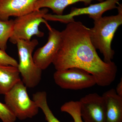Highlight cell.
I'll use <instances>...</instances> for the list:
<instances>
[{
	"mask_svg": "<svg viewBox=\"0 0 122 122\" xmlns=\"http://www.w3.org/2000/svg\"><path fill=\"white\" fill-rule=\"evenodd\" d=\"M18 67L0 65V94L5 95L21 80Z\"/></svg>",
	"mask_w": 122,
	"mask_h": 122,
	"instance_id": "12",
	"label": "cell"
},
{
	"mask_svg": "<svg viewBox=\"0 0 122 122\" xmlns=\"http://www.w3.org/2000/svg\"><path fill=\"white\" fill-rule=\"evenodd\" d=\"M48 12V9L44 8L17 17L14 20L13 31L9 40L10 42L16 44L18 40L30 41L33 36H44V33L39 30V26L44 23L48 29L51 28L44 17Z\"/></svg>",
	"mask_w": 122,
	"mask_h": 122,
	"instance_id": "4",
	"label": "cell"
},
{
	"mask_svg": "<svg viewBox=\"0 0 122 122\" xmlns=\"http://www.w3.org/2000/svg\"><path fill=\"white\" fill-rule=\"evenodd\" d=\"M62 112L68 113L72 116L73 122H83L81 114L79 101H71L64 103L61 107Z\"/></svg>",
	"mask_w": 122,
	"mask_h": 122,
	"instance_id": "16",
	"label": "cell"
},
{
	"mask_svg": "<svg viewBox=\"0 0 122 122\" xmlns=\"http://www.w3.org/2000/svg\"><path fill=\"white\" fill-rule=\"evenodd\" d=\"M0 65H11L18 67V62L9 56L5 51L0 49Z\"/></svg>",
	"mask_w": 122,
	"mask_h": 122,
	"instance_id": "18",
	"label": "cell"
},
{
	"mask_svg": "<svg viewBox=\"0 0 122 122\" xmlns=\"http://www.w3.org/2000/svg\"><path fill=\"white\" fill-rule=\"evenodd\" d=\"M37 39L30 41L19 40L17 42L19 57L18 68L22 81L26 87L36 86L41 79L42 70L37 66L33 58V52L38 45Z\"/></svg>",
	"mask_w": 122,
	"mask_h": 122,
	"instance_id": "3",
	"label": "cell"
},
{
	"mask_svg": "<svg viewBox=\"0 0 122 122\" xmlns=\"http://www.w3.org/2000/svg\"><path fill=\"white\" fill-rule=\"evenodd\" d=\"M0 119L3 122H15L17 119L8 106L0 102Z\"/></svg>",
	"mask_w": 122,
	"mask_h": 122,
	"instance_id": "17",
	"label": "cell"
},
{
	"mask_svg": "<svg viewBox=\"0 0 122 122\" xmlns=\"http://www.w3.org/2000/svg\"><path fill=\"white\" fill-rule=\"evenodd\" d=\"M120 0H106L85 8H73L70 13L66 15H58L47 13L44 15V17L46 21H58L68 24L74 21L75 17L86 14L94 20L102 17L106 11L117 8V5Z\"/></svg>",
	"mask_w": 122,
	"mask_h": 122,
	"instance_id": "7",
	"label": "cell"
},
{
	"mask_svg": "<svg viewBox=\"0 0 122 122\" xmlns=\"http://www.w3.org/2000/svg\"><path fill=\"white\" fill-rule=\"evenodd\" d=\"M53 78L56 84L65 89L82 90L96 84V80L92 75L77 68L56 70Z\"/></svg>",
	"mask_w": 122,
	"mask_h": 122,
	"instance_id": "6",
	"label": "cell"
},
{
	"mask_svg": "<svg viewBox=\"0 0 122 122\" xmlns=\"http://www.w3.org/2000/svg\"><path fill=\"white\" fill-rule=\"evenodd\" d=\"M93 0L102 2L103 0H39L35 4V10L49 8L55 15H63L65 9L69 5L79 2L89 5Z\"/></svg>",
	"mask_w": 122,
	"mask_h": 122,
	"instance_id": "13",
	"label": "cell"
},
{
	"mask_svg": "<svg viewBox=\"0 0 122 122\" xmlns=\"http://www.w3.org/2000/svg\"><path fill=\"white\" fill-rule=\"evenodd\" d=\"M5 102L16 118L20 120L33 117L39 112V107L30 98L27 87L21 79L5 95Z\"/></svg>",
	"mask_w": 122,
	"mask_h": 122,
	"instance_id": "5",
	"label": "cell"
},
{
	"mask_svg": "<svg viewBox=\"0 0 122 122\" xmlns=\"http://www.w3.org/2000/svg\"><path fill=\"white\" fill-rule=\"evenodd\" d=\"M39 0H0V20H9L10 17L21 16L35 11Z\"/></svg>",
	"mask_w": 122,
	"mask_h": 122,
	"instance_id": "10",
	"label": "cell"
},
{
	"mask_svg": "<svg viewBox=\"0 0 122 122\" xmlns=\"http://www.w3.org/2000/svg\"><path fill=\"white\" fill-rule=\"evenodd\" d=\"M48 30V41L45 45L38 48L33 55L35 64L42 71L47 69L52 63L61 41V32L52 27Z\"/></svg>",
	"mask_w": 122,
	"mask_h": 122,
	"instance_id": "8",
	"label": "cell"
},
{
	"mask_svg": "<svg viewBox=\"0 0 122 122\" xmlns=\"http://www.w3.org/2000/svg\"><path fill=\"white\" fill-rule=\"evenodd\" d=\"M79 102L81 116L85 122H106V106L102 96L96 93L88 94Z\"/></svg>",
	"mask_w": 122,
	"mask_h": 122,
	"instance_id": "9",
	"label": "cell"
},
{
	"mask_svg": "<svg viewBox=\"0 0 122 122\" xmlns=\"http://www.w3.org/2000/svg\"><path fill=\"white\" fill-rule=\"evenodd\" d=\"M117 15L102 17L94 20L93 28L90 29V37L92 44L103 56V61L106 63L112 61L114 51L111 43L115 34L122 24V5L118 4Z\"/></svg>",
	"mask_w": 122,
	"mask_h": 122,
	"instance_id": "2",
	"label": "cell"
},
{
	"mask_svg": "<svg viewBox=\"0 0 122 122\" xmlns=\"http://www.w3.org/2000/svg\"><path fill=\"white\" fill-rule=\"evenodd\" d=\"M61 35V46L52 62L55 69L83 70L93 76L100 86H109L114 81L117 66L100 58L91 40L90 28L74 21L67 24Z\"/></svg>",
	"mask_w": 122,
	"mask_h": 122,
	"instance_id": "1",
	"label": "cell"
},
{
	"mask_svg": "<svg viewBox=\"0 0 122 122\" xmlns=\"http://www.w3.org/2000/svg\"><path fill=\"white\" fill-rule=\"evenodd\" d=\"M105 100L106 122H122V97L112 89L102 95Z\"/></svg>",
	"mask_w": 122,
	"mask_h": 122,
	"instance_id": "11",
	"label": "cell"
},
{
	"mask_svg": "<svg viewBox=\"0 0 122 122\" xmlns=\"http://www.w3.org/2000/svg\"><path fill=\"white\" fill-rule=\"evenodd\" d=\"M116 93L119 96L122 97V78H121L120 82L118 83L115 90Z\"/></svg>",
	"mask_w": 122,
	"mask_h": 122,
	"instance_id": "19",
	"label": "cell"
},
{
	"mask_svg": "<svg viewBox=\"0 0 122 122\" xmlns=\"http://www.w3.org/2000/svg\"><path fill=\"white\" fill-rule=\"evenodd\" d=\"M33 100L35 102L39 108L42 110L47 122H61L55 116L48 106L47 94L46 92H37L34 94L33 95Z\"/></svg>",
	"mask_w": 122,
	"mask_h": 122,
	"instance_id": "14",
	"label": "cell"
},
{
	"mask_svg": "<svg viewBox=\"0 0 122 122\" xmlns=\"http://www.w3.org/2000/svg\"><path fill=\"white\" fill-rule=\"evenodd\" d=\"M14 20H0V49L5 51L7 44L13 31Z\"/></svg>",
	"mask_w": 122,
	"mask_h": 122,
	"instance_id": "15",
	"label": "cell"
}]
</instances>
